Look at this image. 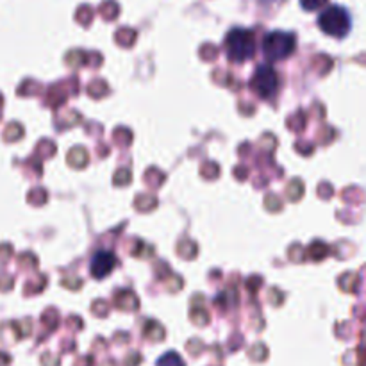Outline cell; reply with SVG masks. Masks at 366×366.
<instances>
[{
	"instance_id": "cell-1",
	"label": "cell",
	"mask_w": 366,
	"mask_h": 366,
	"mask_svg": "<svg viewBox=\"0 0 366 366\" xmlns=\"http://www.w3.org/2000/svg\"><path fill=\"white\" fill-rule=\"evenodd\" d=\"M223 47L230 63H247L256 54V36L249 29H232L225 36Z\"/></svg>"
},
{
	"instance_id": "cell-2",
	"label": "cell",
	"mask_w": 366,
	"mask_h": 366,
	"mask_svg": "<svg viewBox=\"0 0 366 366\" xmlns=\"http://www.w3.org/2000/svg\"><path fill=\"white\" fill-rule=\"evenodd\" d=\"M318 27L332 38H345L352 29V18L341 6H329L318 16Z\"/></svg>"
},
{
	"instance_id": "cell-3",
	"label": "cell",
	"mask_w": 366,
	"mask_h": 366,
	"mask_svg": "<svg viewBox=\"0 0 366 366\" xmlns=\"http://www.w3.org/2000/svg\"><path fill=\"white\" fill-rule=\"evenodd\" d=\"M297 42L291 33H284V30H273L270 35L264 36L263 42V54L270 63L276 61H283L293 54Z\"/></svg>"
},
{
	"instance_id": "cell-7",
	"label": "cell",
	"mask_w": 366,
	"mask_h": 366,
	"mask_svg": "<svg viewBox=\"0 0 366 366\" xmlns=\"http://www.w3.org/2000/svg\"><path fill=\"white\" fill-rule=\"evenodd\" d=\"M325 4H327V0H300V6L306 11H318V9L325 8Z\"/></svg>"
},
{
	"instance_id": "cell-4",
	"label": "cell",
	"mask_w": 366,
	"mask_h": 366,
	"mask_svg": "<svg viewBox=\"0 0 366 366\" xmlns=\"http://www.w3.org/2000/svg\"><path fill=\"white\" fill-rule=\"evenodd\" d=\"M279 76H277L276 69L272 64H259L254 72L252 79H250V88L257 97L268 100L273 98L279 91Z\"/></svg>"
},
{
	"instance_id": "cell-6",
	"label": "cell",
	"mask_w": 366,
	"mask_h": 366,
	"mask_svg": "<svg viewBox=\"0 0 366 366\" xmlns=\"http://www.w3.org/2000/svg\"><path fill=\"white\" fill-rule=\"evenodd\" d=\"M158 366H184V361L181 359V355L175 354V352H168L163 358H159Z\"/></svg>"
},
{
	"instance_id": "cell-5",
	"label": "cell",
	"mask_w": 366,
	"mask_h": 366,
	"mask_svg": "<svg viewBox=\"0 0 366 366\" xmlns=\"http://www.w3.org/2000/svg\"><path fill=\"white\" fill-rule=\"evenodd\" d=\"M118 259L113 252H107V250H100L93 256L90 263V272L95 279H106L111 272L117 266Z\"/></svg>"
}]
</instances>
